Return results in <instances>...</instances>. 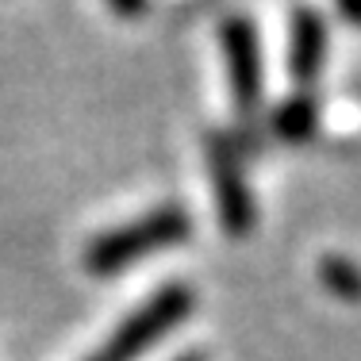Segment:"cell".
Masks as SVG:
<instances>
[{
    "instance_id": "cell-4",
    "label": "cell",
    "mask_w": 361,
    "mask_h": 361,
    "mask_svg": "<svg viewBox=\"0 0 361 361\" xmlns=\"http://www.w3.org/2000/svg\"><path fill=\"white\" fill-rule=\"evenodd\" d=\"M204 158H208V177L219 208V227L231 238H246L257 223V204L246 180V154L231 131L204 135Z\"/></svg>"
},
{
    "instance_id": "cell-10",
    "label": "cell",
    "mask_w": 361,
    "mask_h": 361,
    "mask_svg": "<svg viewBox=\"0 0 361 361\" xmlns=\"http://www.w3.org/2000/svg\"><path fill=\"white\" fill-rule=\"evenodd\" d=\"M173 361H208L200 354V350H188V354H180V357H173Z\"/></svg>"
},
{
    "instance_id": "cell-6",
    "label": "cell",
    "mask_w": 361,
    "mask_h": 361,
    "mask_svg": "<svg viewBox=\"0 0 361 361\" xmlns=\"http://www.w3.org/2000/svg\"><path fill=\"white\" fill-rule=\"evenodd\" d=\"M319 131V97L315 92H292L277 104L269 119V135H277L281 142H307Z\"/></svg>"
},
{
    "instance_id": "cell-3",
    "label": "cell",
    "mask_w": 361,
    "mask_h": 361,
    "mask_svg": "<svg viewBox=\"0 0 361 361\" xmlns=\"http://www.w3.org/2000/svg\"><path fill=\"white\" fill-rule=\"evenodd\" d=\"M196 307V292L188 285H161L150 300H142L123 326L108 334V342L85 361H139L146 350H154L173 326H180Z\"/></svg>"
},
{
    "instance_id": "cell-7",
    "label": "cell",
    "mask_w": 361,
    "mask_h": 361,
    "mask_svg": "<svg viewBox=\"0 0 361 361\" xmlns=\"http://www.w3.org/2000/svg\"><path fill=\"white\" fill-rule=\"evenodd\" d=\"M319 285L338 300H361V265L342 254H326L319 262Z\"/></svg>"
},
{
    "instance_id": "cell-9",
    "label": "cell",
    "mask_w": 361,
    "mask_h": 361,
    "mask_svg": "<svg viewBox=\"0 0 361 361\" xmlns=\"http://www.w3.org/2000/svg\"><path fill=\"white\" fill-rule=\"evenodd\" d=\"M338 16H342V20H350V23H361V4L342 0V4H338Z\"/></svg>"
},
{
    "instance_id": "cell-1",
    "label": "cell",
    "mask_w": 361,
    "mask_h": 361,
    "mask_svg": "<svg viewBox=\"0 0 361 361\" xmlns=\"http://www.w3.org/2000/svg\"><path fill=\"white\" fill-rule=\"evenodd\" d=\"M192 235V216H188L185 204L169 200L158 204V208L142 212L139 219L119 223V227L97 235L81 254V265L92 273V277H111V273L127 269V265L142 262L150 254L173 250L185 238Z\"/></svg>"
},
{
    "instance_id": "cell-2",
    "label": "cell",
    "mask_w": 361,
    "mask_h": 361,
    "mask_svg": "<svg viewBox=\"0 0 361 361\" xmlns=\"http://www.w3.org/2000/svg\"><path fill=\"white\" fill-rule=\"evenodd\" d=\"M223 39V58H227V81H231V104H235L238 116V146L243 154L262 150V139L254 135L257 123V108H262V85H265V70H262V39H257V23L254 16L235 12L223 20L219 27Z\"/></svg>"
},
{
    "instance_id": "cell-8",
    "label": "cell",
    "mask_w": 361,
    "mask_h": 361,
    "mask_svg": "<svg viewBox=\"0 0 361 361\" xmlns=\"http://www.w3.org/2000/svg\"><path fill=\"white\" fill-rule=\"evenodd\" d=\"M111 12H116V16H142L146 12V4H119V0H111Z\"/></svg>"
},
{
    "instance_id": "cell-5",
    "label": "cell",
    "mask_w": 361,
    "mask_h": 361,
    "mask_svg": "<svg viewBox=\"0 0 361 361\" xmlns=\"http://www.w3.org/2000/svg\"><path fill=\"white\" fill-rule=\"evenodd\" d=\"M326 62V20L315 8H292L288 16V77L300 92H312Z\"/></svg>"
}]
</instances>
